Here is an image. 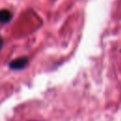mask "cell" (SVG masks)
<instances>
[{"mask_svg": "<svg viewBox=\"0 0 121 121\" xmlns=\"http://www.w3.org/2000/svg\"><path fill=\"white\" fill-rule=\"evenodd\" d=\"M28 63V59L26 57H22V58H18L16 60H13L12 61L9 62V67L11 69H23L26 64Z\"/></svg>", "mask_w": 121, "mask_h": 121, "instance_id": "cell-1", "label": "cell"}, {"mask_svg": "<svg viewBox=\"0 0 121 121\" xmlns=\"http://www.w3.org/2000/svg\"><path fill=\"white\" fill-rule=\"evenodd\" d=\"M12 15L11 12L8 9H1L0 10V23L1 24H5L10 21Z\"/></svg>", "mask_w": 121, "mask_h": 121, "instance_id": "cell-2", "label": "cell"}, {"mask_svg": "<svg viewBox=\"0 0 121 121\" xmlns=\"http://www.w3.org/2000/svg\"><path fill=\"white\" fill-rule=\"evenodd\" d=\"M2 45H3V40H2V38H1V36H0V50H1V48H2Z\"/></svg>", "mask_w": 121, "mask_h": 121, "instance_id": "cell-3", "label": "cell"}]
</instances>
